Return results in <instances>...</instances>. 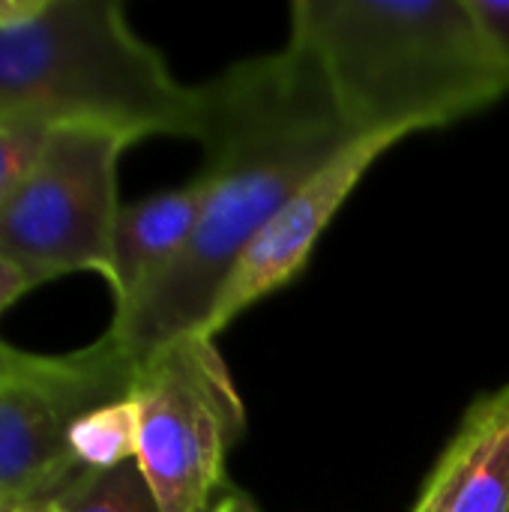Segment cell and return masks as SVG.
Instances as JSON below:
<instances>
[{"instance_id":"cell-1","label":"cell","mask_w":509,"mask_h":512,"mask_svg":"<svg viewBox=\"0 0 509 512\" xmlns=\"http://www.w3.org/2000/svg\"><path fill=\"white\" fill-rule=\"evenodd\" d=\"M207 198L195 234L129 303L108 336L141 363L180 336H207L219 291L267 219L351 141L312 60L285 45L201 84Z\"/></svg>"},{"instance_id":"cell-2","label":"cell","mask_w":509,"mask_h":512,"mask_svg":"<svg viewBox=\"0 0 509 512\" xmlns=\"http://www.w3.org/2000/svg\"><path fill=\"white\" fill-rule=\"evenodd\" d=\"M288 45L312 60L354 138L399 144L509 96V63L468 0H294Z\"/></svg>"},{"instance_id":"cell-3","label":"cell","mask_w":509,"mask_h":512,"mask_svg":"<svg viewBox=\"0 0 509 512\" xmlns=\"http://www.w3.org/2000/svg\"><path fill=\"white\" fill-rule=\"evenodd\" d=\"M0 114L102 126L132 144L201 141L204 93L174 78L117 0H48L33 21L0 30Z\"/></svg>"},{"instance_id":"cell-4","label":"cell","mask_w":509,"mask_h":512,"mask_svg":"<svg viewBox=\"0 0 509 512\" xmlns=\"http://www.w3.org/2000/svg\"><path fill=\"white\" fill-rule=\"evenodd\" d=\"M138 468L162 512H210L228 492V453L246 408L210 336H180L135 366Z\"/></svg>"},{"instance_id":"cell-5","label":"cell","mask_w":509,"mask_h":512,"mask_svg":"<svg viewBox=\"0 0 509 512\" xmlns=\"http://www.w3.org/2000/svg\"><path fill=\"white\" fill-rule=\"evenodd\" d=\"M129 144L102 126H51L27 177L0 210V255L33 285L87 270L114 282L117 165Z\"/></svg>"},{"instance_id":"cell-6","label":"cell","mask_w":509,"mask_h":512,"mask_svg":"<svg viewBox=\"0 0 509 512\" xmlns=\"http://www.w3.org/2000/svg\"><path fill=\"white\" fill-rule=\"evenodd\" d=\"M135 366L108 333L63 357L24 354L0 342V510L54 495L81 471L69 453L72 423L126 399Z\"/></svg>"},{"instance_id":"cell-7","label":"cell","mask_w":509,"mask_h":512,"mask_svg":"<svg viewBox=\"0 0 509 512\" xmlns=\"http://www.w3.org/2000/svg\"><path fill=\"white\" fill-rule=\"evenodd\" d=\"M390 147H396V141H351L330 165H324L267 219V225L252 237V243L237 258L234 270L228 273L219 291V300L207 324L210 339H216L234 318H240L258 300L276 294L306 270L309 255L327 231V225L333 222V216L342 210L357 183Z\"/></svg>"},{"instance_id":"cell-8","label":"cell","mask_w":509,"mask_h":512,"mask_svg":"<svg viewBox=\"0 0 509 512\" xmlns=\"http://www.w3.org/2000/svg\"><path fill=\"white\" fill-rule=\"evenodd\" d=\"M411 512H509V384L465 411Z\"/></svg>"},{"instance_id":"cell-9","label":"cell","mask_w":509,"mask_h":512,"mask_svg":"<svg viewBox=\"0 0 509 512\" xmlns=\"http://www.w3.org/2000/svg\"><path fill=\"white\" fill-rule=\"evenodd\" d=\"M207 198L204 177L120 204L114 225V309L129 303L168 261H174L198 228Z\"/></svg>"},{"instance_id":"cell-10","label":"cell","mask_w":509,"mask_h":512,"mask_svg":"<svg viewBox=\"0 0 509 512\" xmlns=\"http://www.w3.org/2000/svg\"><path fill=\"white\" fill-rule=\"evenodd\" d=\"M69 453L81 471H114L138 456V408L132 396L81 414L69 429Z\"/></svg>"},{"instance_id":"cell-11","label":"cell","mask_w":509,"mask_h":512,"mask_svg":"<svg viewBox=\"0 0 509 512\" xmlns=\"http://www.w3.org/2000/svg\"><path fill=\"white\" fill-rule=\"evenodd\" d=\"M54 501L60 512H162L138 462L114 471H78L54 492Z\"/></svg>"},{"instance_id":"cell-12","label":"cell","mask_w":509,"mask_h":512,"mask_svg":"<svg viewBox=\"0 0 509 512\" xmlns=\"http://www.w3.org/2000/svg\"><path fill=\"white\" fill-rule=\"evenodd\" d=\"M51 126L27 114H0V210L36 162Z\"/></svg>"},{"instance_id":"cell-13","label":"cell","mask_w":509,"mask_h":512,"mask_svg":"<svg viewBox=\"0 0 509 512\" xmlns=\"http://www.w3.org/2000/svg\"><path fill=\"white\" fill-rule=\"evenodd\" d=\"M468 3L489 45L498 51L501 60L509 63V0H468Z\"/></svg>"},{"instance_id":"cell-14","label":"cell","mask_w":509,"mask_h":512,"mask_svg":"<svg viewBox=\"0 0 509 512\" xmlns=\"http://www.w3.org/2000/svg\"><path fill=\"white\" fill-rule=\"evenodd\" d=\"M30 288H36L33 279H30L18 264H12L9 258L0 255V312H3L9 303H15L24 291H30Z\"/></svg>"},{"instance_id":"cell-15","label":"cell","mask_w":509,"mask_h":512,"mask_svg":"<svg viewBox=\"0 0 509 512\" xmlns=\"http://www.w3.org/2000/svg\"><path fill=\"white\" fill-rule=\"evenodd\" d=\"M48 0H0V30H12L21 27L27 21H33Z\"/></svg>"},{"instance_id":"cell-16","label":"cell","mask_w":509,"mask_h":512,"mask_svg":"<svg viewBox=\"0 0 509 512\" xmlns=\"http://www.w3.org/2000/svg\"><path fill=\"white\" fill-rule=\"evenodd\" d=\"M213 512H258V504H255L246 492L228 486V492L216 501Z\"/></svg>"},{"instance_id":"cell-17","label":"cell","mask_w":509,"mask_h":512,"mask_svg":"<svg viewBox=\"0 0 509 512\" xmlns=\"http://www.w3.org/2000/svg\"><path fill=\"white\" fill-rule=\"evenodd\" d=\"M0 512H60V507H57L54 495H39V498L21 501V504L6 507V510H0Z\"/></svg>"}]
</instances>
